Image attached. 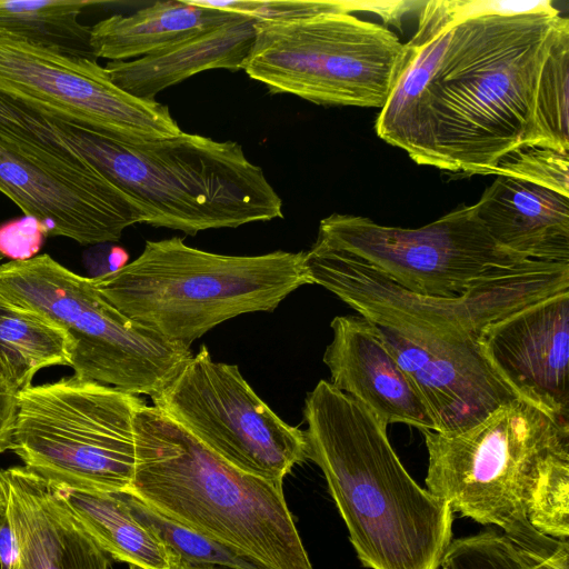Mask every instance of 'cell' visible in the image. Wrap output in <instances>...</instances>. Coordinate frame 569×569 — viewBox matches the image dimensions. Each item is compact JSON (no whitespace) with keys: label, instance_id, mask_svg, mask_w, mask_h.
<instances>
[{"label":"cell","instance_id":"1","mask_svg":"<svg viewBox=\"0 0 569 569\" xmlns=\"http://www.w3.org/2000/svg\"><path fill=\"white\" fill-rule=\"evenodd\" d=\"M561 16H456L448 0L421 8L395 86L376 121L385 142L418 164L495 174L533 144L538 79Z\"/></svg>","mask_w":569,"mask_h":569},{"label":"cell","instance_id":"2","mask_svg":"<svg viewBox=\"0 0 569 569\" xmlns=\"http://www.w3.org/2000/svg\"><path fill=\"white\" fill-rule=\"evenodd\" d=\"M303 417L307 457L321 469L361 565L439 569L453 511L412 479L387 425L327 380L307 395Z\"/></svg>","mask_w":569,"mask_h":569},{"label":"cell","instance_id":"3","mask_svg":"<svg viewBox=\"0 0 569 569\" xmlns=\"http://www.w3.org/2000/svg\"><path fill=\"white\" fill-rule=\"evenodd\" d=\"M130 493L260 569H313L282 483L233 467L154 406L134 415Z\"/></svg>","mask_w":569,"mask_h":569},{"label":"cell","instance_id":"4","mask_svg":"<svg viewBox=\"0 0 569 569\" xmlns=\"http://www.w3.org/2000/svg\"><path fill=\"white\" fill-rule=\"evenodd\" d=\"M39 112L68 147L140 204L148 224L194 236L282 218L280 196L238 142L183 131L124 141Z\"/></svg>","mask_w":569,"mask_h":569},{"label":"cell","instance_id":"5","mask_svg":"<svg viewBox=\"0 0 569 569\" xmlns=\"http://www.w3.org/2000/svg\"><path fill=\"white\" fill-rule=\"evenodd\" d=\"M92 282L128 318L187 348L223 321L272 311L312 284L305 251L229 256L192 248L179 237L148 240L137 259Z\"/></svg>","mask_w":569,"mask_h":569},{"label":"cell","instance_id":"6","mask_svg":"<svg viewBox=\"0 0 569 569\" xmlns=\"http://www.w3.org/2000/svg\"><path fill=\"white\" fill-rule=\"evenodd\" d=\"M421 432L429 492L523 548L552 541L530 525L528 508L548 471L569 460V420L517 398L466 431Z\"/></svg>","mask_w":569,"mask_h":569},{"label":"cell","instance_id":"7","mask_svg":"<svg viewBox=\"0 0 569 569\" xmlns=\"http://www.w3.org/2000/svg\"><path fill=\"white\" fill-rule=\"evenodd\" d=\"M134 395L74 375L20 391L8 450L49 482L128 492L136 468Z\"/></svg>","mask_w":569,"mask_h":569},{"label":"cell","instance_id":"8","mask_svg":"<svg viewBox=\"0 0 569 569\" xmlns=\"http://www.w3.org/2000/svg\"><path fill=\"white\" fill-rule=\"evenodd\" d=\"M0 301L40 312L76 340L73 375L150 398L192 358L131 320L93 284L49 254L0 264Z\"/></svg>","mask_w":569,"mask_h":569},{"label":"cell","instance_id":"9","mask_svg":"<svg viewBox=\"0 0 569 569\" xmlns=\"http://www.w3.org/2000/svg\"><path fill=\"white\" fill-rule=\"evenodd\" d=\"M405 43L388 28L351 13L256 21L243 70L272 93L325 106L382 108Z\"/></svg>","mask_w":569,"mask_h":569},{"label":"cell","instance_id":"10","mask_svg":"<svg viewBox=\"0 0 569 569\" xmlns=\"http://www.w3.org/2000/svg\"><path fill=\"white\" fill-rule=\"evenodd\" d=\"M312 283L373 323L477 339L490 323L569 291V262L526 260L455 298L411 292L359 258L316 241L305 252Z\"/></svg>","mask_w":569,"mask_h":569},{"label":"cell","instance_id":"11","mask_svg":"<svg viewBox=\"0 0 569 569\" xmlns=\"http://www.w3.org/2000/svg\"><path fill=\"white\" fill-rule=\"evenodd\" d=\"M316 241L359 258L411 292L442 298L458 297L531 260L498 244L475 204L459 207L416 229L333 213L320 221Z\"/></svg>","mask_w":569,"mask_h":569},{"label":"cell","instance_id":"12","mask_svg":"<svg viewBox=\"0 0 569 569\" xmlns=\"http://www.w3.org/2000/svg\"><path fill=\"white\" fill-rule=\"evenodd\" d=\"M153 406L241 471L282 483L307 457L305 431L278 417L238 366L212 360L203 345L156 395Z\"/></svg>","mask_w":569,"mask_h":569},{"label":"cell","instance_id":"13","mask_svg":"<svg viewBox=\"0 0 569 569\" xmlns=\"http://www.w3.org/2000/svg\"><path fill=\"white\" fill-rule=\"evenodd\" d=\"M0 192L42 233L80 244L118 241L147 220L136 200L76 150L62 153L2 134Z\"/></svg>","mask_w":569,"mask_h":569},{"label":"cell","instance_id":"14","mask_svg":"<svg viewBox=\"0 0 569 569\" xmlns=\"http://www.w3.org/2000/svg\"><path fill=\"white\" fill-rule=\"evenodd\" d=\"M0 90L39 111L124 141L181 132L167 106L116 86L98 61L0 38Z\"/></svg>","mask_w":569,"mask_h":569},{"label":"cell","instance_id":"15","mask_svg":"<svg viewBox=\"0 0 569 569\" xmlns=\"http://www.w3.org/2000/svg\"><path fill=\"white\" fill-rule=\"evenodd\" d=\"M373 325L421 399L436 432L466 431L518 398L483 357L477 339Z\"/></svg>","mask_w":569,"mask_h":569},{"label":"cell","instance_id":"16","mask_svg":"<svg viewBox=\"0 0 569 569\" xmlns=\"http://www.w3.org/2000/svg\"><path fill=\"white\" fill-rule=\"evenodd\" d=\"M477 343L518 398L569 420V291L490 323Z\"/></svg>","mask_w":569,"mask_h":569},{"label":"cell","instance_id":"17","mask_svg":"<svg viewBox=\"0 0 569 569\" xmlns=\"http://www.w3.org/2000/svg\"><path fill=\"white\" fill-rule=\"evenodd\" d=\"M17 557L10 569H110L58 486L24 466L0 470Z\"/></svg>","mask_w":569,"mask_h":569},{"label":"cell","instance_id":"18","mask_svg":"<svg viewBox=\"0 0 569 569\" xmlns=\"http://www.w3.org/2000/svg\"><path fill=\"white\" fill-rule=\"evenodd\" d=\"M323 353L330 383L366 406L387 426L403 423L436 431L418 393L383 343L377 327L362 316H337Z\"/></svg>","mask_w":569,"mask_h":569},{"label":"cell","instance_id":"19","mask_svg":"<svg viewBox=\"0 0 569 569\" xmlns=\"http://www.w3.org/2000/svg\"><path fill=\"white\" fill-rule=\"evenodd\" d=\"M475 208L502 248L526 259L569 262V197L498 176Z\"/></svg>","mask_w":569,"mask_h":569},{"label":"cell","instance_id":"20","mask_svg":"<svg viewBox=\"0 0 569 569\" xmlns=\"http://www.w3.org/2000/svg\"><path fill=\"white\" fill-rule=\"evenodd\" d=\"M256 20L238 14L230 21L180 40L152 54L110 61L106 70L123 91L154 100L162 90L211 69L243 70L254 40Z\"/></svg>","mask_w":569,"mask_h":569},{"label":"cell","instance_id":"21","mask_svg":"<svg viewBox=\"0 0 569 569\" xmlns=\"http://www.w3.org/2000/svg\"><path fill=\"white\" fill-rule=\"evenodd\" d=\"M238 14L193 4L189 0L157 1L131 14H114L97 22L91 27L90 42L97 59H138L220 26Z\"/></svg>","mask_w":569,"mask_h":569},{"label":"cell","instance_id":"22","mask_svg":"<svg viewBox=\"0 0 569 569\" xmlns=\"http://www.w3.org/2000/svg\"><path fill=\"white\" fill-rule=\"evenodd\" d=\"M58 488L83 529L113 560L130 569L180 567V557L134 517L120 492Z\"/></svg>","mask_w":569,"mask_h":569},{"label":"cell","instance_id":"23","mask_svg":"<svg viewBox=\"0 0 569 569\" xmlns=\"http://www.w3.org/2000/svg\"><path fill=\"white\" fill-rule=\"evenodd\" d=\"M76 340L49 317L0 301V366L19 393L32 386L38 371L72 367Z\"/></svg>","mask_w":569,"mask_h":569},{"label":"cell","instance_id":"24","mask_svg":"<svg viewBox=\"0 0 569 569\" xmlns=\"http://www.w3.org/2000/svg\"><path fill=\"white\" fill-rule=\"evenodd\" d=\"M86 0H0V38L22 40L63 54L98 61L91 27L79 16Z\"/></svg>","mask_w":569,"mask_h":569},{"label":"cell","instance_id":"25","mask_svg":"<svg viewBox=\"0 0 569 569\" xmlns=\"http://www.w3.org/2000/svg\"><path fill=\"white\" fill-rule=\"evenodd\" d=\"M569 545L549 550L520 547L496 527L452 539L439 569H567Z\"/></svg>","mask_w":569,"mask_h":569},{"label":"cell","instance_id":"26","mask_svg":"<svg viewBox=\"0 0 569 569\" xmlns=\"http://www.w3.org/2000/svg\"><path fill=\"white\" fill-rule=\"evenodd\" d=\"M568 91L569 19L561 17L538 79L532 146L569 153Z\"/></svg>","mask_w":569,"mask_h":569},{"label":"cell","instance_id":"27","mask_svg":"<svg viewBox=\"0 0 569 569\" xmlns=\"http://www.w3.org/2000/svg\"><path fill=\"white\" fill-rule=\"evenodd\" d=\"M120 493L134 517L174 551L181 563L224 569H260L224 546L159 515L137 497L127 492Z\"/></svg>","mask_w":569,"mask_h":569},{"label":"cell","instance_id":"28","mask_svg":"<svg viewBox=\"0 0 569 569\" xmlns=\"http://www.w3.org/2000/svg\"><path fill=\"white\" fill-rule=\"evenodd\" d=\"M495 174L529 181L569 197V153L522 146L500 160Z\"/></svg>","mask_w":569,"mask_h":569},{"label":"cell","instance_id":"29","mask_svg":"<svg viewBox=\"0 0 569 569\" xmlns=\"http://www.w3.org/2000/svg\"><path fill=\"white\" fill-rule=\"evenodd\" d=\"M193 4L248 16L256 21H289L322 13L352 11L350 1L316 0H189Z\"/></svg>","mask_w":569,"mask_h":569},{"label":"cell","instance_id":"30","mask_svg":"<svg viewBox=\"0 0 569 569\" xmlns=\"http://www.w3.org/2000/svg\"><path fill=\"white\" fill-rule=\"evenodd\" d=\"M18 393L7 381L0 366V453L8 450L17 410Z\"/></svg>","mask_w":569,"mask_h":569},{"label":"cell","instance_id":"31","mask_svg":"<svg viewBox=\"0 0 569 569\" xmlns=\"http://www.w3.org/2000/svg\"><path fill=\"white\" fill-rule=\"evenodd\" d=\"M17 552V542L4 503L0 507V569H10Z\"/></svg>","mask_w":569,"mask_h":569},{"label":"cell","instance_id":"32","mask_svg":"<svg viewBox=\"0 0 569 569\" xmlns=\"http://www.w3.org/2000/svg\"><path fill=\"white\" fill-rule=\"evenodd\" d=\"M178 569H224V568L214 567V566H193V565L181 563Z\"/></svg>","mask_w":569,"mask_h":569},{"label":"cell","instance_id":"33","mask_svg":"<svg viewBox=\"0 0 569 569\" xmlns=\"http://www.w3.org/2000/svg\"><path fill=\"white\" fill-rule=\"evenodd\" d=\"M4 503H6V493H4L3 483H2V480L0 477V507H2Z\"/></svg>","mask_w":569,"mask_h":569},{"label":"cell","instance_id":"34","mask_svg":"<svg viewBox=\"0 0 569 569\" xmlns=\"http://www.w3.org/2000/svg\"><path fill=\"white\" fill-rule=\"evenodd\" d=\"M3 257H4V256H3V254H2V252L0 251V261L3 259Z\"/></svg>","mask_w":569,"mask_h":569}]
</instances>
